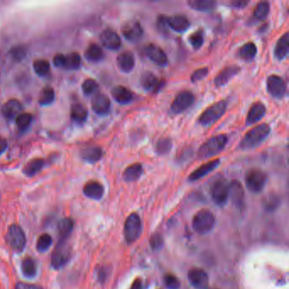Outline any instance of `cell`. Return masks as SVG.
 <instances>
[{
	"label": "cell",
	"mask_w": 289,
	"mask_h": 289,
	"mask_svg": "<svg viewBox=\"0 0 289 289\" xmlns=\"http://www.w3.org/2000/svg\"><path fill=\"white\" fill-rule=\"evenodd\" d=\"M220 162V160L219 159H217V160H211L209 162L205 163L190 174L188 180L190 181H198L200 178H203L205 176L210 174L211 172H213L215 169L219 166Z\"/></svg>",
	"instance_id": "20"
},
{
	"label": "cell",
	"mask_w": 289,
	"mask_h": 289,
	"mask_svg": "<svg viewBox=\"0 0 289 289\" xmlns=\"http://www.w3.org/2000/svg\"><path fill=\"white\" fill-rule=\"evenodd\" d=\"M211 193V197L216 202V204L222 206L226 204L228 199V183L225 179H218L212 184Z\"/></svg>",
	"instance_id": "11"
},
{
	"label": "cell",
	"mask_w": 289,
	"mask_h": 289,
	"mask_svg": "<svg viewBox=\"0 0 289 289\" xmlns=\"http://www.w3.org/2000/svg\"><path fill=\"white\" fill-rule=\"evenodd\" d=\"M102 48L97 43H91L85 51V58L91 62H100L104 59Z\"/></svg>",
	"instance_id": "33"
},
{
	"label": "cell",
	"mask_w": 289,
	"mask_h": 289,
	"mask_svg": "<svg viewBox=\"0 0 289 289\" xmlns=\"http://www.w3.org/2000/svg\"><path fill=\"white\" fill-rule=\"evenodd\" d=\"M100 42L105 48L110 50H117L121 48V40L117 33L111 29H106L100 34Z\"/></svg>",
	"instance_id": "15"
},
{
	"label": "cell",
	"mask_w": 289,
	"mask_h": 289,
	"mask_svg": "<svg viewBox=\"0 0 289 289\" xmlns=\"http://www.w3.org/2000/svg\"><path fill=\"white\" fill-rule=\"evenodd\" d=\"M106 277H107V272H106V269L100 268L98 271V278H99V281H100L101 283L105 282L106 279Z\"/></svg>",
	"instance_id": "54"
},
{
	"label": "cell",
	"mask_w": 289,
	"mask_h": 289,
	"mask_svg": "<svg viewBox=\"0 0 289 289\" xmlns=\"http://www.w3.org/2000/svg\"><path fill=\"white\" fill-rule=\"evenodd\" d=\"M111 102L107 95L100 93L94 94L92 100V108L96 114L105 115L110 110Z\"/></svg>",
	"instance_id": "18"
},
{
	"label": "cell",
	"mask_w": 289,
	"mask_h": 289,
	"mask_svg": "<svg viewBox=\"0 0 289 289\" xmlns=\"http://www.w3.org/2000/svg\"><path fill=\"white\" fill-rule=\"evenodd\" d=\"M52 238L51 236L48 234H42L40 236L37 242H36V250L40 253H43L46 252L47 250L50 248L52 245Z\"/></svg>",
	"instance_id": "45"
},
{
	"label": "cell",
	"mask_w": 289,
	"mask_h": 289,
	"mask_svg": "<svg viewBox=\"0 0 289 289\" xmlns=\"http://www.w3.org/2000/svg\"><path fill=\"white\" fill-rule=\"evenodd\" d=\"M121 34L129 42H137L144 36V29L139 21L131 20L122 26Z\"/></svg>",
	"instance_id": "10"
},
{
	"label": "cell",
	"mask_w": 289,
	"mask_h": 289,
	"mask_svg": "<svg viewBox=\"0 0 289 289\" xmlns=\"http://www.w3.org/2000/svg\"><path fill=\"white\" fill-rule=\"evenodd\" d=\"M190 283L197 289H207L209 288L208 274L199 268L191 269L188 271Z\"/></svg>",
	"instance_id": "16"
},
{
	"label": "cell",
	"mask_w": 289,
	"mask_h": 289,
	"mask_svg": "<svg viewBox=\"0 0 289 289\" xmlns=\"http://www.w3.org/2000/svg\"><path fill=\"white\" fill-rule=\"evenodd\" d=\"M240 72H241V68L238 66L233 65V66L225 67L216 76L214 80L215 85L217 86V88L225 86Z\"/></svg>",
	"instance_id": "19"
},
{
	"label": "cell",
	"mask_w": 289,
	"mask_h": 289,
	"mask_svg": "<svg viewBox=\"0 0 289 289\" xmlns=\"http://www.w3.org/2000/svg\"><path fill=\"white\" fill-rule=\"evenodd\" d=\"M150 244L152 249L154 250H160L164 244V239L160 234H155L152 236L150 239Z\"/></svg>",
	"instance_id": "50"
},
{
	"label": "cell",
	"mask_w": 289,
	"mask_h": 289,
	"mask_svg": "<svg viewBox=\"0 0 289 289\" xmlns=\"http://www.w3.org/2000/svg\"><path fill=\"white\" fill-rule=\"evenodd\" d=\"M10 54L15 61H21L26 56L27 49L22 46H15L11 49Z\"/></svg>",
	"instance_id": "48"
},
{
	"label": "cell",
	"mask_w": 289,
	"mask_h": 289,
	"mask_svg": "<svg viewBox=\"0 0 289 289\" xmlns=\"http://www.w3.org/2000/svg\"><path fill=\"white\" fill-rule=\"evenodd\" d=\"M111 95L116 102L121 105H127L133 100V93L124 86H116L112 88Z\"/></svg>",
	"instance_id": "25"
},
{
	"label": "cell",
	"mask_w": 289,
	"mask_h": 289,
	"mask_svg": "<svg viewBox=\"0 0 289 289\" xmlns=\"http://www.w3.org/2000/svg\"><path fill=\"white\" fill-rule=\"evenodd\" d=\"M166 21H167L169 28L179 34L186 32L191 25L189 20L183 15H172L170 17L166 16Z\"/></svg>",
	"instance_id": "21"
},
{
	"label": "cell",
	"mask_w": 289,
	"mask_h": 289,
	"mask_svg": "<svg viewBox=\"0 0 289 289\" xmlns=\"http://www.w3.org/2000/svg\"><path fill=\"white\" fill-rule=\"evenodd\" d=\"M157 28H158V30L160 31V34H165V35H167V34H169L170 28H169L167 21H166V15H159V17L157 19Z\"/></svg>",
	"instance_id": "47"
},
{
	"label": "cell",
	"mask_w": 289,
	"mask_h": 289,
	"mask_svg": "<svg viewBox=\"0 0 289 289\" xmlns=\"http://www.w3.org/2000/svg\"><path fill=\"white\" fill-rule=\"evenodd\" d=\"M81 157L87 162L92 164L98 162L103 157L102 148L99 146H89L81 151Z\"/></svg>",
	"instance_id": "27"
},
{
	"label": "cell",
	"mask_w": 289,
	"mask_h": 289,
	"mask_svg": "<svg viewBox=\"0 0 289 289\" xmlns=\"http://www.w3.org/2000/svg\"><path fill=\"white\" fill-rule=\"evenodd\" d=\"M194 101L195 97L192 92L182 91L180 94H178L175 100H173L171 106V110L174 114H181L193 106Z\"/></svg>",
	"instance_id": "9"
},
{
	"label": "cell",
	"mask_w": 289,
	"mask_h": 289,
	"mask_svg": "<svg viewBox=\"0 0 289 289\" xmlns=\"http://www.w3.org/2000/svg\"><path fill=\"white\" fill-rule=\"evenodd\" d=\"M55 99V93L54 89L50 87H45L40 92L38 103L40 106H47L54 102Z\"/></svg>",
	"instance_id": "38"
},
{
	"label": "cell",
	"mask_w": 289,
	"mask_h": 289,
	"mask_svg": "<svg viewBox=\"0 0 289 289\" xmlns=\"http://www.w3.org/2000/svg\"><path fill=\"white\" fill-rule=\"evenodd\" d=\"M131 289H143V284L140 280H136L131 287Z\"/></svg>",
	"instance_id": "56"
},
{
	"label": "cell",
	"mask_w": 289,
	"mask_h": 289,
	"mask_svg": "<svg viewBox=\"0 0 289 289\" xmlns=\"http://www.w3.org/2000/svg\"><path fill=\"white\" fill-rule=\"evenodd\" d=\"M142 233V221L139 215L133 213L127 217L124 226V237L128 244L139 239Z\"/></svg>",
	"instance_id": "6"
},
{
	"label": "cell",
	"mask_w": 289,
	"mask_h": 289,
	"mask_svg": "<svg viewBox=\"0 0 289 289\" xmlns=\"http://www.w3.org/2000/svg\"><path fill=\"white\" fill-rule=\"evenodd\" d=\"M72 256V250L67 241L58 242L51 256V265L54 269H61L67 265Z\"/></svg>",
	"instance_id": "7"
},
{
	"label": "cell",
	"mask_w": 289,
	"mask_h": 289,
	"mask_svg": "<svg viewBox=\"0 0 289 289\" xmlns=\"http://www.w3.org/2000/svg\"><path fill=\"white\" fill-rule=\"evenodd\" d=\"M15 289H42L41 287L28 284V283H19L16 284Z\"/></svg>",
	"instance_id": "53"
},
{
	"label": "cell",
	"mask_w": 289,
	"mask_h": 289,
	"mask_svg": "<svg viewBox=\"0 0 289 289\" xmlns=\"http://www.w3.org/2000/svg\"><path fill=\"white\" fill-rule=\"evenodd\" d=\"M215 223L214 214L208 210H202L193 217V227L199 234H206L213 229Z\"/></svg>",
	"instance_id": "4"
},
{
	"label": "cell",
	"mask_w": 289,
	"mask_h": 289,
	"mask_svg": "<svg viewBox=\"0 0 289 289\" xmlns=\"http://www.w3.org/2000/svg\"><path fill=\"white\" fill-rule=\"evenodd\" d=\"M172 148V140L170 138L160 139L155 145V152L159 155H166L169 154Z\"/></svg>",
	"instance_id": "39"
},
{
	"label": "cell",
	"mask_w": 289,
	"mask_h": 289,
	"mask_svg": "<svg viewBox=\"0 0 289 289\" xmlns=\"http://www.w3.org/2000/svg\"><path fill=\"white\" fill-rule=\"evenodd\" d=\"M266 88L269 94L276 99H282L286 94V82L279 75H270L266 81Z\"/></svg>",
	"instance_id": "13"
},
{
	"label": "cell",
	"mask_w": 289,
	"mask_h": 289,
	"mask_svg": "<svg viewBox=\"0 0 289 289\" xmlns=\"http://www.w3.org/2000/svg\"><path fill=\"white\" fill-rule=\"evenodd\" d=\"M205 33L202 29L195 31L188 36V42L194 49H199L204 44Z\"/></svg>",
	"instance_id": "40"
},
{
	"label": "cell",
	"mask_w": 289,
	"mask_h": 289,
	"mask_svg": "<svg viewBox=\"0 0 289 289\" xmlns=\"http://www.w3.org/2000/svg\"><path fill=\"white\" fill-rule=\"evenodd\" d=\"M226 108H227V104L224 100L213 104L200 114L199 123L203 127L211 126L215 122H217L223 114H225Z\"/></svg>",
	"instance_id": "3"
},
{
	"label": "cell",
	"mask_w": 289,
	"mask_h": 289,
	"mask_svg": "<svg viewBox=\"0 0 289 289\" xmlns=\"http://www.w3.org/2000/svg\"><path fill=\"white\" fill-rule=\"evenodd\" d=\"M144 173V167L140 163H135L125 169L123 172V179L126 181L131 182L139 180Z\"/></svg>",
	"instance_id": "30"
},
{
	"label": "cell",
	"mask_w": 289,
	"mask_h": 289,
	"mask_svg": "<svg viewBox=\"0 0 289 289\" xmlns=\"http://www.w3.org/2000/svg\"><path fill=\"white\" fill-rule=\"evenodd\" d=\"M65 55L62 54H58L54 57V65L56 67H63Z\"/></svg>",
	"instance_id": "52"
},
{
	"label": "cell",
	"mask_w": 289,
	"mask_h": 289,
	"mask_svg": "<svg viewBox=\"0 0 289 289\" xmlns=\"http://www.w3.org/2000/svg\"><path fill=\"white\" fill-rule=\"evenodd\" d=\"M88 112L87 108L81 104H74L71 108V116L76 123L82 124L88 119Z\"/></svg>",
	"instance_id": "32"
},
{
	"label": "cell",
	"mask_w": 289,
	"mask_h": 289,
	"mask_svg": "<svg viewBox=\"0 0 289 289\" xmlns=\"http://www.w3.org/2000/svg\"><path fill=\"white\" fill-rule=\"evenodd\" d=\"M227 144V137L226 135H217L212 137L201 145L198 151L199 159H208L219 154L225 148Z\"/></svg>",
	"instance_id": "2"
},
{
	"label": "cell",
	"mask_w": 289,
	"mask_h": 289,
	"mask_svg": "<svg viewBox=\"0 0 289 289\" xmlns=\"http://www.w3.org/2000/svg\"><path fill=\"white\" fill-rule=\"evenodd\" d=\"M228 199L232 200V204L238 208H241L244 205V187L238 180H232L228 184Z\"/></svg>",
	"instance_id": "17"
},
{
	"label": "cell",
	"mask_w": 289,
	"mask_h": 289,
	"mask_svg": "<svg viewBox=\"0 0 289 289\" xmlns=\"http://www.w3.org/2000/svg\"><path fill=\"white\" fill-rule=\"evenodd\" d=\"M81 65V56L77 53H71L65 55L63 68L67 70H77Z\"/></svg>",
	"instance_id": "37"
},
{
	"label": "cell",
	"mask_w": 289,
	"mask_h": 289,
	"mask_svg": "<svg viewBox=\"0 0 289 289\" xmlns=\"http://www.w3.org/2000/svg\"><path fill=\"white\" fill-rule=\"evenodd\" d=\"M257 54V47L253 42H249L238 50V56L245 61H253Z\"/></svg>",
	"instance_id": "35"
},
{
	"label": "cell",
	"mask_w": 289,
	"mask_h": 289,
	"mask_svg": "<svg viewBox=\"0 0 289 289\" xmlns=\"http://www.w3.org/2000/svg\"><path fill=\"white\" fill-rule=\"evenodd\" d=\"M270 3L268 2H259L256 5L254 11H253V16L257 20H264L267 17L269 12H270Z\"/></svg>",
	"instance_id": "41"
},
{
	"label": "cell",
	"mask_w": 289,
	"mask_h": 289,
	"mask_svg": "<svg viewBox=\"0 0 289 289\" xmlns=\"http://www.w3.org/2000/svg\"><path fill=\"white\" fill-rule=\"evenodd\" d=\"M140 84L144 90L153 94H157L162 89L163 87L166 84V81L157 77L154 73L146 72L142 75Z\"/></svg>",
	"instance_id": "12"
},
{
	"label": "cell",
	"mask_w": 289,
	"mask_h": 289,
	"mask_svg": "<svg viewBox=\"0 0 289 289\" xmlns=\"http://www.w3.org/2000/svg\"><path fill=\"white\" fill-rule=\"evenodd\" d=\"M289 33L281 36L279 40L277 41V45L275 47V56L277 60L283 61L288 56L289 54Z\"/></svg>",
	"instance_id": "29"
},
{
	"label": "cell",
	"mask_w": 289,
	"mask_h": 289,
	"mask_svg": "<svg viewBox=\"0 0 289 289\" xmlns=\"http://www.w3.org/2000/svg\"><path fill=\"white\" fill-rule=\"evenodd\" d=\"M7 146H8V143L6 139L0 137V154H3V152L6 150Z\"/></svg>",
	"instance_id": "55"
},
{
	"label": "cell",
	"mask_w": 289,
	"mask_h": 289,
	"mask_svg": "<svg viewBox=\"0 0 289 289\" xmlns=\"http://www.w3.org/2000/svg\"><path fill=\"white\" fill-rule=\"evenodd\" d=\"M83 193L89 199L100 200L104 196L105 188L103 187L102 184L100 183L99 181H91L85 185L83 187Z\"/></svg>",
	"instance_id": "26"
},
{
	"label": "cell",
	"mask_w": 289,
	"mask_h": 289,
	"mask_svg": "<svg viewBox=\"0 0 289 289\" xmlns=\"http://www.w3.org/2000/svg\"><path fill=\"white\" fill-rule=\"evenodd\" d=\"M34 72L39 76H44L50 71V65L46 60H36L34 62Z\"/></svg>",
	"instance_id": "43"
},
{
	"label": "cell",
	"mask_w": 289,
	"mask_h": 289,
	"mask_svg": "<svg viewBox=\"0 0 289 289\" xmlns=\"http://www.w3.org/2000/svg\"><path fill=\"white\" fill-rule=\"evenodd\" d=\"M44 160L41 158H36L30 160L26 164L23 168V173L27 177H34L42 170L44 166Z\"/></svg>",
	"instance_id": "34"
},
{
	"label": "cell",
	"mask_w": 289,
	"mask_h": 289,
	"mask_svg": "<svg viewBox=\"0 0 289 289\" xmlns=\"http://www.w3.org/2000/svg\"><path fill=\"white\" fill-rule=\"evenodd\" d=\"M21 271L25 277L27 278H33L35 277L37 271L36 261L31 257H27L26 259H23L21 264Z\"/></svg>",
	"instance_id": "36"
},
{
	"label": "cell",
	"mask_w": 289,
	"mask_h": 289,
	"mask_svg": "<svg viewBox=\"0 0 289 289\" xmlns=\"http://www.w3.org/2000/svg\"><path fill=\"white\" fill-rule=\"evenodd\" d=\"M119 69L124 73H129L135 67V56L132 52L126 51L118 55L116 59Z\"/></svg>",
	"instance_id": "22"
},
{
	"label": "cell",
	"mask_w": 289,
	"mask_h": 289,
	"mask_svg": "<svg viewBox=\"0 0 289 289\" xmlns=\"http://www.w3.org/2000/svg\"><path fill=\"white\" fill-rule=\"evenodd\" d=\"M144 51L147 57L154 64H156L157 66L164 67L168 65V58L165 51L159 46L149 43L145 47Z\"/></svg>",
	"instance_id": "14"
},
{
	"label": "cell",
	"mask_w": 289,
	"mask_h": 289,
	"mask_svg": "<svg viewBox=\"0 0 289 289\" xmlns=\"http://www.w3.org/2000/svg\"><path fill=\"white\" fill-rule=\"evenodd\" d=\"M265 112H266V108L263 103H254L250 107V110L248 112L246 124L253 125L260 121L265 116Z\"/></svg>",
	"instance_id": "23"
},
{
	"label": "cell",
	"mask_w": 289,
	"mask_h": 289,
	"mask_svg": "<svg viewBox=\"0 0 289 289\" xmlns=\"http://www.w3.org/2000/svg\"><path fill=\"white\" fill-rule=\"evenodd\" d=\"M6 242L9 247L16 253H21L24 250L27 238L21 226L15 224L9 226L6 234Z\"/></svg>",
	"instance_id": "5"
},
{
	"label": "cell",
	"mask_w": 289,
	"mask_h": 289,
	"mask_svg": "<svg viewBox=\"0 0 289 289\" xmlns=\"http://www.w3.org/2000/svg\"><path fill=\"white\" fill-rule=\"evenodd\" d=\"M267 181V176L259 169H252L247 172L245 183L248 189L252 193H258L262 191Z\"/></svg>",
	"instance_id": "8"
},
{
	"label": "cell",
	"mask_w": 289,
	"mask_h": 289,
	"mask_svg": "<svg viewBox=\"0 0 289 289\" xmlns=\"http://www.w3.org/2000/svg\"><path fill=\"white\" fill-rule=\"evenodd\" d=\"M22 106L19 100H9L3 106L2 114L7 120H15V118L21 114Z\"/></svg>",
	"instance_id": "24"
},
{
	"label": "cell",
	"mask_w": 289,
	"mask_h": 289,
	"mask_svg": "<svg viewBox=\"0 0 289 289\" xmlns=\"http://www.w3.org/2000/svg\"><path fill=\"white\" fill-rule=\"evenodd\" d=\"M271 132V127L268 124H259L250 129L242 139L239 144V148L246 150L259 146L265 140Z\"/></svg>",
	"instance_id": "1"
},
{
	"label": "cell",
	"mask_w": 289,
	"mask_h": 289,
	"mask_svg": "<svg viewBox=\"0 0 289 289\" xmlns=\"http://www.w3.org/2000/svg\"><path fill=\"white\" fill-rule=\"evenodd\" d=\"M190 8L197 11L209 12L217 8V3L213 0H190L187 2Z\"/></svg>",
	"instance_id": "31"
},
{
	"label": "cell",
	"mask_w": 289,
	"mask_h": 289,
	"mask_svg": "<svg viewBox=\"0 0 289 289\" xmlns=\"http://www.w3.org/2000/svg\"><path fill=\"white\" fill-rule=\"evenodd\" d=\"M164 282L169 289H179L181 286V283L178 280V277L174 275H166V277L164 278Z\"/></svg>",
	"instance_id": "46"
},
{
	"label": "cell",
	"mask_w": 289,
	"mask_h": 289,
	"mask_svg": "<svg viewBox=\"0 0 289 289\" xmlns=\"http://www.w3.org/2000/svg\"><path fill=\"white\" fill-rule=\"evenodd\" d=\"M208 73L209 69L207 67H204V68H199V69L196 70L195 72L192 74L191 81H193V82L201 81V80H203V79L205 78L207 76Z\"/></svg>",
	"instance_id": "49"
},
{
	"label": "cell",
	"mask_w": 289,
	"mask_h": 289,
	"mask_svg": "<svg viewBox=\"0 0 289 289\" xmlns=\"http://www.w3.org/2000/svg\"><path fill=\"white\" fill-rule=\"evenodd\" d=\"M34 117L31 114L28 113H21L19 114L17 117L15 118V124L21 131H24L27 129L31 123L33 122Z\"/></svg>",
	"instance_id": "42"
},
{
	"label": "cell",
	"mask_w": 289,
	"mask_h": 289,
	"mask_svg": "<svg viewBox=\"0 0 289 289\" xmlns=\"http://www.w3.org/2000/svg\"><path fill=\"white\" fill-rule=\"evenodd\" d=\"M249 3H250V1L236 0V1H232V2L230 3V5H231L232 8H235V9H244V8L247 6Z\"/></svg>",
	"instance_id": "51"
},
{
	"label": "cell",
	"mask_w": 289,
	"mask_h": 289,
	"mask_svg": "<svg viewBox=\"0 0 289 289\" xmlns=\"http://www.w3.org/2000/svg\"><path fill=\"white\" fill-rule=\"evenodd\" d=\"M81 89L85 95L89 96V95L96 94L97 91L99 90V84L94 79H87L81 85Z\"/></svg>",
	"instance_id": "44"
},
{
	"label": "cell",
	"mask_w": 289,
	"mask_h": 289,
	"mask_svg": "<svg viewBox=\"0 0 289 289\" xmlns=\"http://www.w3.org/2000/svg\"><path fill=\"white\" fill-rule=\"evenodd\" d=\"M74 227V221L71 218H64L58 225V233L60 241H67Z\"/></svg>",
	"instance_id": "28"
}]
</instances>
